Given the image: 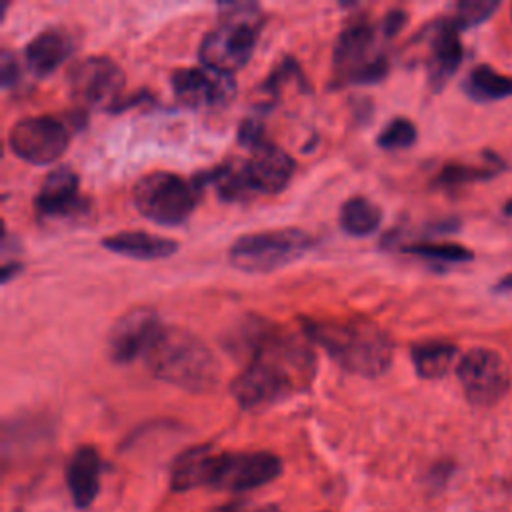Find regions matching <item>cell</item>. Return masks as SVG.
<instances>
[{
  "label": "cell",
  "mask_w": 512,
  "mask_h": 512,
  "mask_svg": "<svg viewBox=\"0 0 512 512\" xmlns=\"http://www.w3.org/2000/svg\"><path fill=\"white\" fill-rule=\"evenodd\" d=\"M236 340L246 366L230 382V394L244 410L278 402L314 376L316 362L308 344L266 320H246Z\"/></svg>",
  "instance_id": "1"
},
{
  "label": "cell",
  "mask_w": 512,
  "mask_h": 512,
  "mask_svg": "<svg viewBox=\"0 0 512 512\" xmlns=\"http://www.w3.org/2000/svg\"><path fill=\"white\" fill-rule=\"evenodd\" d=\"M308 340L318 344L340 368L356 376L374 378L388 370L394 342L370 320H302Z\"/></svg>",
  "instance_id": "2"
},
{
  "label": "cell",
  "mask_w": 512,
  "mask_h": 512,
  "mask_svg": "<svg viewBox=\"0 0 512 512\" xmlns=\"http://www.w3.org/2000/svg\"><path fill=\"white\" fill-rule=\"evenodd\" d=\"M154 378L186 392H208L220 376L216 354L190 330L162 326L144 354Z\"/></svg>",
  "instance_id": "3"
},
{
  "label": "cell",
  "mask_w": 512,
  "mask_h": 512,
  "mask_svg": "<svg viewBox=\"0 0 512 512\" xmlns=\"http://www.w3.org/2000/svg\"><path fill=\"white\" fill-rule=\"evenodd\" d=\"M280 474L282 460L272 452H214L210 446L194 448L180 468V478L188 490L210 486L242 492L260 488Z\"/></svg>",
  "instance_id": "4"
},
{
  "label": "cell",
  "mask_w": 512,
  "mask_h": 512,
  "mask_svg": "<svg viewBox=\"0 0 512 512\" xmlns=\"http://www.w3.org/2000/svg\"><path fill=\"white\" fill-rule=\"evenodd\" d=\"M260 24L262 14L256 4H224L218 26L206 32L200 42L202 66L224 74L246 66L256 48Z\"/></svg>",
  "instance_id": "5"
},
{
  "label": "cell",
  "mask_w": 512,
  "mask_h": 512,
  "mask_svg": "<svg viewBox=\"0 0 512 512\" xmlns=\"http://www.w3.org/2000/svg\"><path fill=\"white\" fill-rule=\"evenodd\" d=\"M316 238L302 228H274L238 236L228 248L230 264L248 274H266L284 268L308 254Z\"/></svg>",
  "instance_id": "6"
},
{
  "label": "cell",
  "mask_w": 512,
  "mask_h": 512,
  "mask_svg": "<svg viewBox=\"0 0 512 512\" xmlns=\"http://www.w3.org/2000/svg\"><path fill=\"white\" fill-rule=\"evenodd\" d=\"M200 188L194 180H186L172 172H150L132 186V202L136 210L160 224H184L196 208Z\"/></svg>",
  "instance_id": "7"
},
{
  "label": "cell",
  "mask_w": 512,
  "mask_h": 512,
  "mask_svg": "<svg viewBox=\"0 0 512 512\" xmlns=\"http://www.w3.org/2000/svg\"><path fill=\"white\" fill-rule=\"evenodd\" d=\"M378 36H382L380 26L376 28L366 18H354L342 28L332 56L340 80L348 84H374L388 74V58L378 50Z\"/></svg>",
  "instance_id": "8"
},
{
  "label": "cell",
  "mask_w": 512,
  "mask_h": 512,
  "mask_svg": "<svg viewBox=\"0 0 512 512\" xmlns=\"http://www.w3.org/2000/svg\"><path fill=\"white\" fill-rule=\"evenodd\" d=\"M456 378L466 400L474 406H492L510 388V370L504 358L492 348H472L456 362Z\"/></svg>",
  "instance_id": "9"
},
{
  "label": "cell",
  "mask_w": 512,
  "mask_h": 512,
  "mask_svg": "<svg viewBox=\"0 0 512 512\" xmlns=\"http://www.w3.org/2000/svg\"><path fill=\"white\" fill-rule=\"evenodd\" d=\"M8 148L20 160L44 166L58 160L70 142V128L58 116H26L8 130Z\"/></svg>",
  "instance_id": "10"
},
{
  "label": "cell",
  "mask_w": 512,
  "mask_h": 512,
  "mask_svg": "<svg viewBox=\"0 0 512 512\" xmlns=\"http://www.w3.org/2000/svg\"><path fill=\"white\" fill-rule=\"evenodd\" d=\"M124 72L108 56H86L68 70V90L82 106L114 110L122 100Z\"/></svg>",
  "instance_id": "11"
},
{
  "label": "cell",
  "mask_w": 512,
  "mask_h": 512,
  "mask_svg": "<svg viewBox=\"0 0 512 512\" xmlns=\"http://www.w3.org/2000/svg\"><path fill=\"white\" fill-rule=\"evenodd\" d=\"M176 100L192 110H220L236 96L232 74H224L206 66L178 68L170 76Z\"/></svg>",
  "instance_id": "12"
},
{
  "label": "cell",
  "mask_w": 512,
  "mask_h": 512,
  "mask_svg": "<svg viewBox=\"0 0 512 512\" xmlns=\"http://www.w3.org/2000/svg\"><path fill=\"white\" fill-rule=\"evenodd\" d=\"M164 324L160 322L154 308L136 306L124 312L108 332L106 350L110 360L116 364H126L144 356L152 340Z\"/></svg>",
  "instance_id": "13"
},
{
  "label": "cell",
  "mask_w": 512,
  "mask_h": 512,
  "mask_svg": "<svg viewBox=\"0 0 512 512\" xmlns=\"http://www.w3.org/2000/svg\"><path fill=\"white\" fill-rule=\"evenodd\" d=\"M422 32H424L422 36L428 42V52H426L428 84L434 92H440L456 74L464 58L460 28L454 24L452 16H444L428 24Z\"/></svg>",
  "instance_id": "14"
},
{
  "label": "cell",
  "mask_w": 512,
  "mask_h": 512,
  "mask_svg": "<svg viewBox=\"0 0 512 512\" xmlns=\"http://www.w3.org/2000/svg\"><path fill=\"white\" fill-rule=\"evenodd\" d=\"M242 164V174L250 194H278L282 192L294 170V158L272 142H262L250 150V158Z\"/></svg>",
  "instance_id": "15"
},
{
  "label": "cell",
  "mask_w": 512,
  "mask_h": 512,
  "mask_svg": "<svg viewBox=\"0 0 512 512\" xmlns=\"http://www.w3.org/2000/svg\"><path fill=\"white\" fill-rule=\"evenodd\" d=\"M36 210L46 218H72L88 210L90 202L80 194V178L68 166H58L38 188Z\"/></svg>",
  "instance_id": "16"
},
{
  "label": "cell",
  "mask_w": 512,
  "mask_h": 512,
  "mask_svg": "<svg viewBox=\"0 0 512 512\" xmlns=\"http://www.w3.org/2000/svg\"><path fill=\"white\" fill-rule=\"evenodd\" d=\"M72 50L74 42L66 30L46 28L26 44L24 58L36 76H48L70 58Z\"/></svg>",
  "instance_id": "17"
},
{
  "label": "cell",
  "mask_w": 512,
  "mask_h": 512,
  "mask_svg": "<svg viewBox=\"0 0 512 512\" xmlns=\"http://www.w3.org/2000/svg\"><path fill=\"white\" fill-rule=\"evenodd\" d=\"M100 476L102 460L98 450L92 446H80L66 466V484L78 508H86L92 504L100 490Z\"/></svg>",
  "instance_id": "18"
},
{
  "label": "cell",
  "mask_w": 512,
  "mask_h": 512,
  "mask_svg": "<svg viewBox=\"0 0 512 512\" xmlns=\"http://www.w3.org/2000/svg\"><path fill=\"white\" fill-rule=\"evenodd\" d=\"M102 248L132 258V260H160L178 250V242L172 238L156 236L144 230H122L102 238Z\"/></svg>",
  "instance_id": "19"
},
{
  "label": "cell",
  "mask_w": 512,
  "mask_h": 512,
  "mask_svg": "<svg viewBox=\"0 0 512 512\" xmlns=\"http://www.w3.org/2000/svg\"><path fill=\"white\" fill-rule=\"evenodd\" d=\"M458 348L448 340H422L410 346L414 370L424 380H438L448 374L456 362Z\"/></svg>",
  "instance_id": "20"
},
{
  "label": "cell",
  "mask_w": 512,
  "mask_h": 512,
  "mask_svg": "<svg viewBox=\"0 0 512 512\" xmlns=\"http://www.w3.org/2000/svg\"><path fill=\"white\" fill-rule=\"evenodd\" d=\"M462 90L474 102H496L512 96V76H506L490 64L474 66L464 82Z\"/></svg>",
  "instance_id": "21"
},
{
  "label": "cell",
  "mask_w": 512,
  "mask_h": 512,
  "mask_svg": "<svg viewBox=\"0 0 512 512\" xmlns=\"http://www.w3.org/2000/svg\"><path fill=\"white\" fill-rule=\"evenodd\" d=\"M338 222L346 234L362 238L378 230L382 222V210L366 196H352L340 206Z\"/></svg>",
  "instance_id": "22"
},
{
  "label": "cell",
  "mask_w": 512,
  "mask_h": 512,
  "mask_svg": "<svg viewBox=\"0 0 512 512\" xmlns=\"http://www.w3.org/2000/svg\"><path fill=\"white\" fill-rule=\"evenodd\" d=\"M504 162L500 158H494L486 166H476V164H462V162H450L442 166V170L434 178V186L440 188H456L464 186L470 182H482L488 178H494L498 172H502Z\"/></svg>",
  "instance_id": "23"
},
{
  "label": "cell",
  "mask_w": 512,
  "mask_h": 512,
  "mask_svg": "<svg viewBox=\"0 0 512 512\" xmlns=\"http://www.w3.org/2000/svg\"><path fill=\"white\" fill-rule=\"evenodd\" d=\"M406 254H414L426 260L446 262V264H458V262H470L474 260V252L462 244L456 242H412L400 248Z\"/></svg>",
  "instance_id": "24"
},
{
  "label": "cell",
  "mask_w": 512,
  "mask_h": 512,
  "mask_svg": "<svg viewBox=\"0 0 512 512\" xmlns=\"http://www.w3.org/2000/svg\"><path fill=\"white\" fill-rule=\"evenodd\" d=\"M418 138V130L412 120L404 116L392 118L376 136V144L384 150H398V148H410Z\"/></svg>",
  "instance_id": "25"
},
{
  "label": "cell",
  "mask_w": 512,
  "mask_h": 512,
  "mask_svg": "<svg viewBox=\"0 0 512 512\" xmlns=\"http://www.w3.org/2000/svg\"><path fill=\"white\" fill-rule=\"evenodd\" d=\"M500 8L498 0H462L456 4V10L452 14L454 24L462 30L480 26L486 22L496 10Z\"/></svg>",
  "instance_id": "26"
},
{
  "label": "cell",
  "mask_w": 512,
  "mask_h": 512,
  "mask_svg": "<svg viewBox=\"0 0 512 512\" xmlns=\"http://www.w3.org/2000/svg\"><path fill=\"white\" fill-rule=\"evenodd\" d=\"M292 80L304 84V76H302V70H300L298 62L288 56V58H284V60L274 68V72L268 74V78H266L264 84L260 86V94L272 102V100H276V98L280 96L282 86H284L286 82L290 84Z\"/></svg>",
  "instance_id": "27"
},
{
  "label": "cell",
  "mask_w": 512,
  "mask_h": 512,
  "mask_svg": "<svg viewBox=\"0 0 512 512\" xmlns=\"http://www.w3.org/2000/svg\"><path fill=\"white\" fill-rule=\"evenodd\" d=\"M238 142H240L244 148H248V150H252V148H256L258 144L266 142V138H264V128H262L260 120H256V118H244V120L240 122V126H238Z\"/></svg>",
  "instance_id": "28"
},
{
  "label": "cell",
  "mask_w": 512,
  "mask_h": 512,
  "mask_svg": "<svg viewBox=\"0 0 512 512\" xmlns=\"http://www.w3.org/2000/svg\"><path fill=\"white\" fill-rule=\"evenodd\" d=\"M18 74H20V70H18V62H16L14 54L4 48L2 54H0V82H2V88L8 90V88L16 86Z\"/></svg>",
  "instance_id": "29"
},
{
  "label": "cell",
  "mask_w": 512,
  "mask_h": 512,
  "mask_svg": "<svg viewBox=\"0 0 512 512\" xmlns=\"http://www.w3.org/2000/svg\"><path fill=\"white\" fill-rule=\"evenodd\" d=\"M406 22H408V14L400 8H394V10L386 12V16L382 18L380 32H382L384 38H392L406 26Z\"/></svg>",
  "instance_id": "30"
},
{
  "label": "cell",
  "mask_w": 512,
  "mask_h": 512,
  "mask_svg": "<svg viewBox=\"0 0 512 512\" xmlns=\"http://www.w3.org/2000/svg\"><path fill=\"white\" fill-rule=\"evenodd\" d=\"M220 512H280L276 506H242V504H234L228 506Z\"/></svg>",
  "instance_id": "31"
},
{
  "label": "cell",
  "mask_w": 512,
  "mask_h": 512,
  "mask_svg": "<svg viewBox=\"0 0 512 512\" xmlns=\"http://www.w3.org/2000/svg\"><path fill=\"white\" fill-rule=\"evenodd\" d=\"M496 290H498V292H512V274L500 278L498 284H496Z\"/></svg>",
  "instance_id": "32"
},
{
  "label": "cell",
  "mask_w": 512,
  "mask_h": 512,
  "mask_svg": "<svg viewBox=\"0 0 512 512\" xmlns=\"http://www.w3.org/2000/svg\"><path fill=\"white\" fill-rule=\"evenodd\" d=\"M502 212H504V214H506V216H510V218H512V198H510V200H508V202H506V204H504V208H502Z\"/></svg>",
  "instance_id": "33"
},
{
  "label": "cell",
  "mask_w": 512,
  "mask_h": 512,
  "mask_svg": "<svg viewBox=\"0 0 512 512\" xmlns=\"http://www.w3.org/2000/svg\"><path fill=\"white\" fill-rule=\"evenodd\" d=\"M510 16H512V6H510Z\"/></svg>",
  "instance_id": "34"
}]
</instances>
